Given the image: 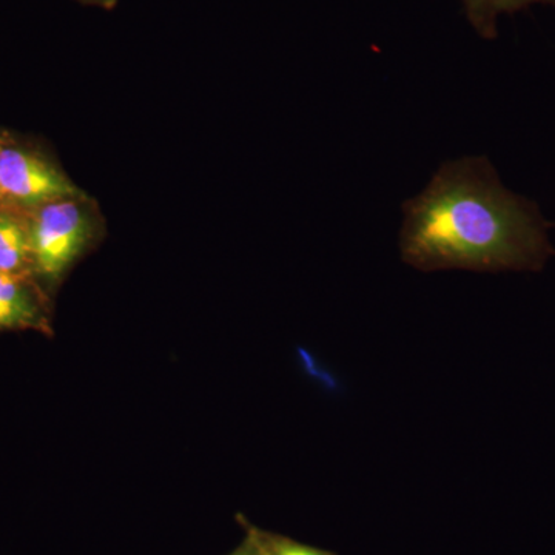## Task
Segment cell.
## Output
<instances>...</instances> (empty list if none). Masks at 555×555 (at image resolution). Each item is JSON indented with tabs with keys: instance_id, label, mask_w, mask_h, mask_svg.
<instances>
[{
	"instance_id": "3957f363",
	"label": "cell",
	"mask_w": 555,
	"mask_h": 555,
	"mask_svg": "<svg viewBox=\"0 0 555 555\" xmlns=\"http://www.w3.org/2000/svg\"><path fill=\"white\" fill-rule=\"evenodd\" d=\"M82 190L50 159L7 134H0V206L31 211Z\"/></svg>"
},
{
	"instance_id": "8992f818",
	"label": "cell",
	"mask_w": 555,
	"mask_h": 555,
	"mask_svg": "<svg viewBox=\"0 0 555 555\" xmlns=\"http://www.w3.org/2000/svg\"><path fill=\"white\" fill-rule=\"evenodd\" d=\"M466 20L481 39L499 36V17L514 14L532 5L555 7V0H462Z\"/></svg>"
},
{
	"instance_id": "5b68a950",
	"label": "cell",
	"mask_w": 555,
	"mask_h": 555,
	"mask_svg": "<svg viewBox=\"0 0 555 555\" xmlns=\"http://www.w3.org/2000/svg\"><path fill=\"white\" fill-rule=\"evenodd\" d=\"M0 272L35 275L28 211L0 206Z\"/></svg>"
},
{
	"instance_id": "ba28073f",
	"label": "cell",
	"mask_w": 555,
	"mask_h": 555,
	"mask_svg": "<svg viewBox=\"0 0 555 555\" xmlns=\"http://www.w3.org/2000/svg\"><path fill=\"white\" fill-rule=\"evenodd\" d=\"M228 555H261L259 554L258 547L255 546V543L251 542L250 537L244 534L243 542L240 543L232 553Z\"/></svg>"
},
{
	"instance_id": "52a82bcc",
	"label": "cell",
	"mask_w": 555,
	"mask_h": 555,
	"mask_svg": "<svg viewBox=\"0 0 555 555\" xmlns=\"http://www.w3.org/2000/svg\"><path fill=\"white\" fill-rule=\"evenodd\" d=\"M238 524L243 526L244 534L250 537L261 555H337L331 551L306 545L298 540L291 539L276 532L266 531L248 521L246 517L238 516Z\"/></svg>"
},
{
	"instance_id": "9c48e42d",
	"label": "cell",
	"mask_w": 555,
	"mask_h": 555,
	"mask_svg": "<svg viewBox=\"0 0 555 555\" xmlns=\"http://www.w3.org/2000/svg\"><path fill=\"white\" fill-rule=\"evenodd\" d=\"M90 2L100 3V5H112L113 0H90Z\"/></svg>"
},
{
	"instance_id": "7a4b0ae2",
	"label": "cell",
	"mask_w": 555,
	"mask_h": 555,
	"mask_svg": "<svg viewBox=\"0 0 555 555\" xmlns=\"http://www.w3.org/2000/svg\"><path fill=\"white\" fill-rule=\"evenodd\" d=\"M33 272L50 291L62 283L100 236L98 210L86 195L43 204L28 211Z\"/></svg>"
},
{
	"instance_id": "277c9868",
	"label": "cell",
	"mask_w": 555,
	"mask_h": 555,
	"mask_svg": "<svg viewBox=\"0 0 555 555\" xmlns=\"http://www.w3.org/2000/svg\"><path fill=\"white\" fill-rule=\"evenodd\" d=\"M38 331L50 335L49 291L35 275L0 272V332Z\"/></svg>"
},
{
	"instance_id": "6da1fadb",
	"label": "cell",
	"mask_w": 555,
	"mask_h": 555,
	"mask_svg": "<svg viewBox=\"0 0 555 555\" xmlns=\"http://www.w3.org/2000/svg\"><path fill=\"white\" fill-rule=\"evenodd\" d=\"M403 211L401 258L422 272H542L555 255L554 224L506 189L486 156L444 163Z\"/></svg>"
}]
</instances>
